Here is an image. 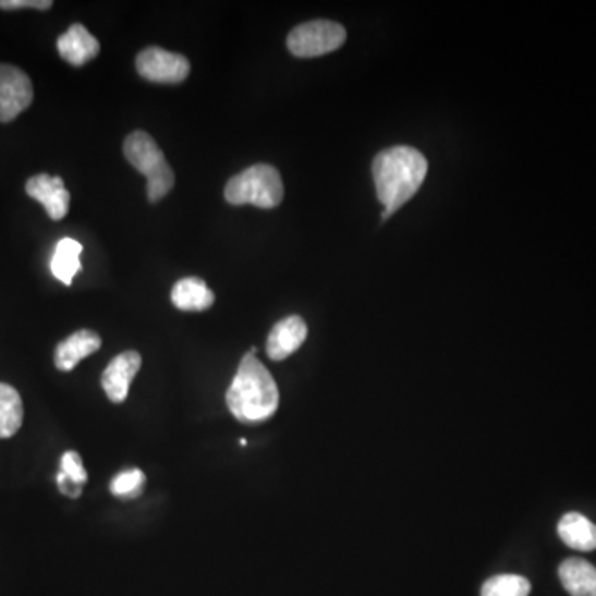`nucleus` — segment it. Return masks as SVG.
I'll use <instances>...</instances> for the list:
<instances>
[{"label":"nucleus","instance_id":"dca6fc26","mask_svg":"<svg viewBox=\"0 0 596 596\" xmlns=\"http://www.w3.org/2000/svg\"><path fill=\"white\" fill-rule=\"evenodd\" d=\"M82 244L75 239L65 238L57 244L50 260V270L53 277L59 279L65 285H72L73 277L82 270L80 254H82Z\"/></svg>","mask_w":596,"mask_h":596},{"label":"nucleus","instance_id":"2eb2a0df","mask_svg":"<svg viewBox=\"0 0 596 596\" xmlns=\"http://www.w3.org/2000/svg\"><path fill=\"white\" fill-rule=\"evenodd\" d=\"M559 535L573 550H596V525L579 512L563 515L559 522Z\"/></svg>","mask_w":596,"mask_h":596},{"label":"nucleus","instance_id":"ddd939ff","mask_svg":"<svg viewBox=\"0 0 596 596\" xmlns=\"http://www.w3.org/2000/svg\"><path fill=\"white\" fill-rule=\"evenodd\" d=\"M171 302L174 307L183 312H204L215 304V292L203 279L186 277L173 287Z\"/></svg>","mask_w":596,"mask_h":596},{"label":"nucleus","instance_id":"6ab92c4d","mask_svg":"<svg viewBox=\"0 0 596 596\" xmlns=\"http://www.w3.org/2000/svg\"><path fill=\"white\" fill-rule=\"evenodd\" d=\"M145 483L146 476L143 471L127 470L114 476L110 484V490L113 496L120 497V499H136L142 496Z\"/></svg>","mask_w":596,"mask_h":596},{"label":"nucleus","instance_id":"6e6552de","mask_svg":"<svg viewBox=\"0 0 596 596\" xmlns=\"http://www.w3.org/2000/svg\"><path fill=\"white\" fill-rule=\"evenodd\" d=\"M142 368V355L138 352H123L111 360L101 376V387L111 403H123L130 393L133 379Z\"/></svg>","mask_w":596,"mask_h":596},{"label":"nucleus","instance_id":"f8f14e48","mask_svg":"<svg viewBox=\"0 0 596 596\" xmlns=\"http://www.w3.org/2000/svg\"><path fill=\"white\" fill-rule=\"evenodd\" d=\"M101 346L100 335L92 330H78L70 335L56 350V366L60 372H72L83 358L94 355Z\"/></svg>","mask_w":596,"mask_h":596},{"label":"nucleus","instance_id":"0eeeda50","mask_svg":"<svg viewBox=\"0 0 596 596\" xmlns=\"http://www.w3.org/2000/svg\"><path fill=\"white\" fill-rule=\"evenodd\" d=\"M34 101V85L24 70L0 65V123L15 120Z\"/></svg>","mask_w":596,"mask_h":596},{"label":"nucleus","instance_id":"39448f33","mask_svg":"<svg viewBox=\"0 0 596 596\" xmlns=\"http://www.w3.org/2000/svg\"><path fill=\"white\" fill-rule=\"evenodd\" d=\"M346 31L331 21H312L293 28L287 38L290 53L301 59L335 52L345 44Z\"/></svg>","mask_w":596,"mask_h":596},{"label":"nucleus","instance_id":"f3484780","mask_svg":"<svg viewBox=\"0 0 596 596\" xmlns=\"http://www.w3.org/2000/svg\"><path fill=\"white\" fill-rule=\"evenodd\" d=\"M24 421V404L15 388L0 382V438H12Z\"/></svg>","mask_w":596,"mask_h":596},{"label":"nucleus","instance_id":"f257e3e1","mask_svg":"<svg viewBox=\"0 0 596 596\" xmlns=\"http://www.w3.org/2000/svg\"><path fill=\"white\" fill-rule=\"evenodd\" d=\"M428 159L411 146L385 149L373 161L376 193L385 206L382 221L404 206L423 186Z\"/></svg>","mask_w":596,"mask_h":596},{"label":"nucleus","instance_id":"9b49d317","mask_svg":"<svg viewBox=\"0 0 596 596\" xmlns=\"http://www.w3.org/2000/svg\"><path fill=\"white\" fill-rule=\"evenodd\" d=\"M57 49L70 65L82 66L100 53V41L82 24H73L65 34L60 35Z\"/></svg>","mask_w":596,"mask_h":596},{"label":"nucleus","instance_id":"a211bd4d","mask_svg":"<svg viewBox=\"0 0 596 596\" xmlns=\"http://www.w3.org/2000/svg\"><path fill=\"white\" fill-rule=\"evenodd\" d=\"M531 588L525 576L497 575L484 583L481 596H528Z\"/></svg>","mask_w":596,"mask_h":596},{"label":"nucleus","instance_id":"4468645a","mask_svg":"<svg viewBox=\"0 0 596 596\" xmlns=\"http://www.w3.org/2000/svg\"><path fill=\"white\" fill-rule=\"evenodd\" d=\"M560 582L572 596H596V569L583 559H567L559 569Z\"/></svg>","mask_w":596,"mask_h":596},{"label":"nucleus","instance_id":"412c9836","mask_svg":"<svg viewBox=\"0 0 596 596\" xmlns=\"http://www.w3.org/2000/svg\"><path fill=\"white\" fill-rule=\"evenodd\" d=\"M53 2L50 0H0V9L4 11H17V9H38L49 11Z\"/></svg>","mask_w":596,"mask_h":596},{"label":"nucleus","instance_id":"9d476101","mask_svg":"<svg viewBox=\"0 0 596 596\" xmlns=\"http://www.w3.org/2000/svg\"><path fill=\"white\" fill-rule=\"evenodd\" d=\"M307 335L308 328L304 318L299 315L283 318L270 331L269 340H267V355L273 362L289 358L292 353L304 345Z\"/></svg>","mask_w":596,"mask_h":596},{"label":"nucleus","instance_id":"1a4fd4ad","mask_svg":"<svg viewBox=\"0 0 596 596\" xmlns=\"http://www.w3.org/2000/svg\"><path fill=\"white\" fill-rule=\"evenodd\" d=\"M25 191L32 199L38 200L46 207L47 215L53 221H60L69 215L70 193L60 177L49 174H37L31 178L25 184Z\"/></svg>","mask_w":596,"mask_h":596},{"label":"nucleus","instance_id":"aec40b11","mask_svg":"<svg viewBox=\"0 0 596 596\" xmlns=\"http://www.w3.org/2000/svg\"><path fill=\"white\" fill-rule=\"evenodd\" d=\"M87 470H85L78 452H65L62 455V470H60L57 481H66V483L83 487V484L87 483Z\"/></svg>","mask_w":596,"mask_h":596},{"label":"nucleus","instance_id":"20e7f679","mask_svg":"<svg viewBox=\"0 0 596 596\" xmlns=\"http://www.w3.org/2000/svg\"><path fill=\"white\" fill-rule=\"evenodd\" d=\"M224 197L232 206L273 209L283 199V183L279 171L270 165H254L229 180Z\"/></svg>","mask_w":596,"mask_h":596},{"label":"nucleus","instance_id":"423d86ee","mask_svg":"<svg viewBox=\"0 0 596 596\" xmlns=\"http://www.w3.org/2000/svg\"><path fill=\"white\" fill-rule=\"evenodd\" d=\"M136 70L148 82L178 85L190 76L191 63L180 53L168 52L161 47H148L136 57Z\"/></svg>","mask_w":596,"mask_h":596},{"label":"nucleus","instance_id":"f03ea898","mask_svg":"<svg viewBox=\"0 0 596 596\" xmlns=\"http://www.w3.org/2000/svg\"><path fill=\"white\" fill-rule=\"evenodd\" d=\"M226 400L232 416L241 423H263L276 414L279 388L255 353L248 352L242 358Z\"/></svg>","mask_w":596,"mask_h":596},{"label":"nucleus","instance_id":"7ed1b4c3","mask_svg":"<svg viewBox=\"0 0 596 596\" xmlns=\"http://www.w3.org/2000/svg\"><path fill=\"white\" fill-rule=\"evenodd\" d=\"M127 162L145 174L148 180L146 193L149 203H158L174 186V173L166 161L155 139L145 132H135L127 136L123 146Z\"/></svg>","mask_w":596,"mask_h":596}]
</instances>
